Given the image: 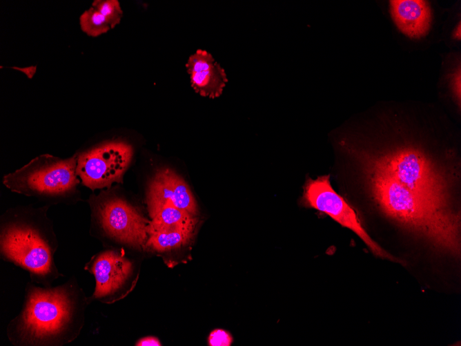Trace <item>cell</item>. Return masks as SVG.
<instances>
[{
    "mask_svg": "<svg viewBox=\"0 0 461 346\" xmlns=\"http://www.w3.org/2000/svg\"><path fill=\"white\" fill-rule=\"evenodd\" d=\"M87 299L75 280L55 287L28 285L20 314L9 324L16 345H62L82 328Z\"/></svg>",
    "mask_w": 461,
    "mask_h": 346,
    "instance_id": "obj_1",
    "label": "cell"
},
{
    "mask_svg": "<svg viewBox=\"0 0 461 346\" xmlns=\"http://www.w3.org/2000/svg\"><path fill=\"white\" fill-rule=\"evenodd\" d=\"M358 162L372 198L387 217L441 250L453 255L460 252V218L456 213L438 209L391 177Z\"/></svg>",
    "mask_w": 461,
    "mask_h": 346,
    "instance_id": "obj_2",
    "label": "cell"
},
{
    "mask_svg": "<svg viewBox=\"0 0 461 346\" xmlns=\"http://www.w3.org/2000/svg\"><path fill=\"white\" fill-rule=\"evenodd\" d=\"M342 146L356 160L391 177L438 209L451 211L448 177L421 147L408 142L390 144L375 151Z\"/></svg>",
    "mask_w": 461,
    "mask_h": 346,
    "instance_id": "obj_3",
    "label": "cell"
},
{
    "mask_svg": "<svg viewBox=\"0 0 461 346\" xmlns=\"http://www.w3.org/2000/svg\"><path fill=\"white\" fill-rule=\"evenodd\" d=\"M77 157L62 160L43 155L3 177L11 191L30 196L57 198L70 195L79 180Z\"/></svg>",
    "mask_w": 461,
    "mask_h": 346,
    "instance_id": "obj_4",
    "label": "cell"
},
{
    "mask_svg": "<svg viewBox=\"0 0 461 346\" xmlns=\"http://www.w3.org/2000/svg\"><path fill=\"white\" fill-rule=\"evenodd\" d=\"M1 252L3 258L30 272L39 282L59 276L53 260V249L34 227L25 223L5 226L1 233Z\"/></svg>",
    "mask_w": 461,
    "mask_h": 346,
    "instance_id": "obj_5",
    "label": "cell"
},
{
    "mask_svg": "<svg viewBox=\"0 0 461 346\" xmlns=\"http://www.w3.org/2000/svg\"><path fill=\"white\" fill-rule=\"evenodd\" d=\"M302 201L304 205L323 212L342 226L354 232L373 253L382 258L398 261L376 243L362 225L356 213L332 187L329 177L323 175L309 179L304 185Z\"/></svg>",
    "mask_w": 461,
    "mask_h": 346,
    "instance_id": "obj_6",
    "label": "cell"
},
{
    "mask_svg": "<svg viewBox=\"0 0 461 346\" xmlns=\"http://www.w3.org/2000/svg\"><path fill=\"white\" fill-rule=\"evenodd\" d=\"M132 155V146L125 142L103 144L77 157V174L92 190L107 186L121 180Z\"/></svg>",
    "mask_w": 461,
    "mask_h": 346,
    "instance_id": "obj_7",
    "label": "cell"
},
{
    "mask_svg": "<svg viewBox=\"0 0 461 346\" xmlns=\"http://www.w3.org/2000/svg\"><path fill=\"white\" fill-rule=\"evenodd\" d=\"M95 213L108 236L135 249H145L150 220L126 200L118 197L101 199L95 205Z\"/></svg>",
    "mask_w": 461,
    "mask_h": 346,
    "instance_id": "obj_8",
    "label": "cell"
},
{
    "mask_svg": "<svg viewBox=\"0 0 461 346\" xmlns=\"http://www.w3.org/2000/svg\"><path fill=\"white\" fill-rule=\"evenodd\" d=\"M86 269L94 275L96 281L91 298L109 302L126 289L134 267L133 262L120 252L107 250L92 258Z\"/></svg>",
    "mask_w": 461,
    "mask_h": 346,
    "instance_id": "obj_9",
    "label": "cell"
},
{
    "mask_svg": "<svg viewBox=\"0 0 461 346\" xmlns=\"http://www.w3.org/2000/svg\"><path fill=\"white\" fill-rule=\"evenodd\" d=\"M186 67L196 93L212 99L222 95L228 79L224 68L210 53L197 50L190 56Z\"/></svg>",
    "mask_w": 461,
    "mask_h": 346,
    "instance_id": "obj_10",
    "label": "cell"
},
{
    "mask_svg": "<svg viewBox=\"0 0 461 346\" xmlns=\"http://www.w3.org/2000/svg\"><path fill=\"white\" fill-rule=\"evenodd\" d=\"M147 200L166 202L195 216L198 213L196 200L188 186L169 169L156 173L148 187Z\"/></svg>",
    "mask_w": 461,
    "mask_h": 346,
    "instance_id": "obj_11",
    "label": "cell"
},
{
    "mask_svg": "<svg viewBox=\"0 0 461 346\" xmlns=\"http://www.w3.org/2000/svg\"><path fill=\"white\" fill-rule=\"evenodd\" d=\"M390 10L397 27L411 38H420L429 31L431 12L429 4L422 0H394Z\"/></svg>",
    "mask_w": 461,
    "mask_h": 346,
    "instance_id": "obj_12",
    "label": "cell"
},
{
    "mask_svg": "<svg viewBox=\"0 0 461 346\" xmlns=\"http://www.w3.org/2000/svg\"><path fill=\"white\" fill-rule=\"evenodd\" d=\"M147 204L151 218L149 226L161 229L194 231L197 223V216L166 202L147 200Z\"/></svg>",
    "mask_w": 461,
    "mask_h": 346,
    "instance_id": "obj_13",
    "label": "cell"
},
{
    "mask_svg": "<svg viewBox=\"0 0 461 346\" xmlns=\"http://www.w3.org/2000/svg\"><path fill=\"white\" fill-rule=\"evenodd\" d=\"M145 248L164 252L181 247L192 238L194 231L184 229H161L147 227Z\"/></svg>",
    "mask_w": 461,
    "mask_h": 346,
    "instance_id": "obj_14",
    "label": "cell"
},
{
    "mask_svg": "<svg viewBox=\"0 0 461 346\" xmlns=\"http://www.w3.org/2000/svg\"><path fill=\"white\" fill-rule=\"evenodd\" d=\"M79 22L82 31L91 37L99 36L112 29L107 19L93 7L80 16Z\"/></svg>",
    "mask_w": 461,
    "mask_h": 346,
    "instance_id": "obj_15",
    "label": "cell"
},
{
    "mask_svg": "<svg viewBox=\"0 0 461 346\" xmlns=\"http://www.w3.org/2000/svg\"><path fill=\"white\" fill-rule=\"evenodd\" d=\"M92 7L107 19L112 28L120 23L123 11L117 0H95Z\"/></svg>",
    "mask_w": 461,
    "mask_h": 346,
    "instance_id": "obj_16",
    "label": "cell"
},
{
    "mask_svg": "<svg viewBox=\"0 0 461 346\" xmlns=\"http://www.w3.org/2000/svg\"><path fill=\"white\" fill-rule=\"evenodd\" d=\"M233 341L231 335L225 330L217 329L210 332L208 343L210 346H228Z\"/></svg>",
    "mask_w": 461,
    "mask_h": 346,
    "instance_id": "obj_17",
    "label": "cell"
},
{
    "mask_svg": "<svg viewBox=\"0 0 461 346\" xmlns=\"http://www.w3.org/2000/svg\"><path fill=\"white\" fill-rule=\"evenodd\" d=\"M137 346H160L161 345L159 340L154 336H146L139 339L137 343Z\"/></svg>",
    "mask_w": 461,
    "mask_h": 346,
    "instance_id": "obj_18",
    "label": "cell"
},
{
    "mask_svg": "<svg viewBox=\"0 0 461 346\" xmlns=\"http://www.w3.org/2000/svg\"><path fill=\"white\" fill-rule=\"evenodd\" d=\"M460 35H461L460 24L459 23L458 28V30L457 29L455 30L454 35L456 38L460 39Z\"/></svg>",
    "mask_w": 461,
    "mask_h": 346,
    "instance_id": "obj_19",
    "label": "cell"
}]
</instances>
